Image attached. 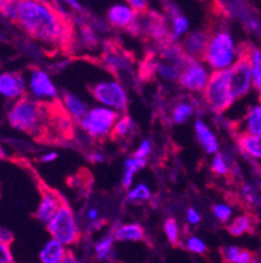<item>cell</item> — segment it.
I'll use <instances>...</instances> for the list:
<instances>
[{
  "label": "cell",
  "instance_id": "6da1fadb",
  "mask_svg": "<svg viewBox=\"0 0 261 263\" xmlns=\"http://www.w3.org/2000/svg\"><path fill=\"white\" fill-rule=\"evenodd\" d=\"M12 21L47 46H62L69 38V28L63 13L46 2L17 0Z\"/></svg>",
  "mask_w": 261,
  "mask_h": 263
},
{
  "label": "cell",
  "instance_id": "7a4b0ae2",
  "mask_svg": "<svg viewBox=\"0 0 261 263\" xmlns=\"http://www.w3.org/2000/svg\"><path fill=\"white\" fill-rule=\"evenodd\" d=\"M246 55L234 35L227 29H217L209 33L207 47L201 61L210 68L212 72H221L238 63Z\"/></svg>",
  "mask_w": 261,
  "mask_h": 263
},
{
  "label": "cell",
  "instance_id": "3957f363",
  "mask_svg": "<svg viewBox=\"0 0 261 263\" xmlns=\"http://www.w3.org/2000/svg\"><path fill=\"white\" fill-rule=\"evenodd\" d=\"M45 119L46 110L43 104L34 101L29 96L12 102L7 111V121L12 128L32 135L42 131Z\"/></svg>",
  "mask_w": 261,
  "mask_h": 263
},
{
  "label": "cell",
  "instance_id": "277c9868",
  "mask_svg": "<svg viewBox=\"0 0 261 263\" xmlns=\"http://www.w3.org/2000/svg\"><path fill=\"white\" fill-rule=\"evenodd\" d=\"M203 99L208 109L215 114L225 113L238 101L230 87L226 71L212 73L209 83L203 92Z\"/></svg>",
  "mask_w": 261,
  "mask_h": 263
},
{
  "label": "cell",
  "instance_id": "5b68a950",
  "mask_svg": "<svg viewBox=\"0 0 261 263\" xmlns=\"http://www.w3.org/2000/svg\"><path fill=\"white\" fill-rule=\"evenodd\" d=\"M121 114L109 107L95 105L92 106L88 113L81 119L80 127L86 135L94 140H104L112 135L115 124Z\"/></svg>",
  "mask_w": 261,
  "mask_h": 263
},
{
  "label": "cell",
  "instance_id": "8992f818",
  "mask_svg": "<svg viewBox=\"0 0 261 263\" xmlns=\"http://www.w3.org/2000/svg\"><path fill=\"white\" fill-rule=\"evenodd\" d=\"M46 227L51 238H55L64 246H71L80 240L81 229L77 217L67 202L62 204L59 211Z\"/></svg>",
  "mask_w": 261,
  "mask_h": 263
},
{
  "label": "cell",
  "instance_id": "52a82bcc",
  "mask_svg": "<svg viewBox=\"0 0 261 263\" xmlns=\"http://www.w3.org/2000/svg\"><path fill=\"white\" fill-rule=\"evenodd\" d=\"M90 93L98 105L118 111H126L128 106V93L118 79H102L90 87Z\"/></svg>",
  "mask_w": 261,
  "mask_h": 263
},
{
  "label": "cell",
  "instance_id": "ba28073f",
  "mask_svg": "<svg viewBox=\"0 0 261 263\" xmlns=\"http://www.w3.org/2000/svg\"><path fill=\"white\" fill-rule=\"evenodd\" d=\"M29 97L39 104H47L57 99V88L51 75L43 68H32L26 79Z\"/></svg>",
  "mask_w": 261,
  "mask_h": 263
},
{
  "label": "cell",
  "instance_id": "9c48e42d",
  "mask_svg": "<svg viewBox=\"0 0 261 263\" xmlns=\"http://www.w3.org/2000/svg\"><path fill=\"white\" fill-rule=\"evenodd\" d=\"M209 67L201 59H188L182 67L179 85L192 93H203L212 76Z\"/></svg>",
  "mask_w": 261,
  "mask_h": 263
},
{
  "label": "cell",
  "instance_id": "30bf717a",
  "mask_svg": "<svg viewBox=\"0 0 261 263\" xmlns=\"http://www.w3.org/2000/svg\"><path fill=\"white\" fill-rule=\"evenodd\" d=\"M226 72L230 87H231V90H233L236 100L246 97L251 92V89H253L251 64L246 55L231 68L226 70Z\"/></svg>",
  "mask_w": 261,
  "mask_h": 263
},
{
  "label": "cell",
  "instance_id": "8fae6325",
  "mask_svg": "<svg viewBox=\"0 0 261 263\" xmlns=\"http://www.w3.org/2000/svg\"><path fill=\"white\" fill-rule=\"evenodd\" d=\"M28 88H26V79L18 72L0 73V96L8 101H17L25 97Z\"/></svg>",
  "mask_w": 261,
  "mask_h": 263
},
{
  "label": "cell",
  "instance_id": "7c38bea8",
  "mask_svg": "<svg viewBox=\"0 0 261 263\" xmlns=\"http://www.w3.org/2000/svg\"><path fill=\"white\" fill-rule=\"evenodd\" d=\"M63 203L64 200L62 199L59 194L49 190V189H42L39 203H38V207L34 214L35 219L47 226L52 220V217L56 215V212L59 211Z\"/></svg>",
  "mask_w": 261,
  "mask_h": 263
},
{
  "label": "cell",
  "instance_id": "4fadbf2b",
  "mask_svg": "<svg viewBox=\"0 0 261 263\" xmlns=\"http://www.w3.org/2000/svg\"><path fill=\"white\" fill-rule=\"evenodd\" d=\"M137 17L138 15L128 3L114 4L107 11V21L110 25L118 29H132Z\"/></svg>",
  "mask_w": 261,
  "mask_h": 263
},
{
  "label": "cell",
  "instance_id": "5bb4252c",
  "mask_svg": "<svg viewBox=\"0 0 261 263\" xmlns=\"http://www.w3.org/2000/svg\"><path fill=\"white\" fill-rule=\"evenodd\" d=\"M209 33L205 30H195L190 32L182 41L180 47L187 58L190 59H201L207 47Z\"/></svg>",
  "mask_w": 261,
  "mask_h": 263
},
{
  "label": "cell",
  "instance_id": "9a60e30c",
  "mask_svg": "<svg viewBox=\"0 0 261 263\" xmlns=\"http://www.w3.org/2000/svg\"><path fill=\"white\" fill-rule=\"evenodd\" d=\"M195 134L197 138V142L200 143L201 148L204 149L208 155H217L219 152V142L214 131L204 122L203 119H196L195 121Z\"/></svg>",
  "mask_w": 261,
  "mask_h": 263
},
{
  "label": "cell",
  "instance_id": "2e32d148",
  "mask_svg": "<svg viewBox=\"0 0 261 263\" xmlns=\"http://www.w3.org/2000/svg\"><path fill=\"white\" fill-rule=\"evenodd\" d=\"M238 135H261V106L251 105L238 123Z\"/></svg>",
  "mask_w": 261,
  "mask_h": 263
},
{
  "label": "cell",
  "instance_id": "e0dca14e",
  "mask_svg": "<svg viewBox=\"0 0 261 263\" xmlns=\"http://www.w3.org/2000/svg\"><path fill=\"white\" fill-rule=\"evenodd\" d=\"M62 106L69 118L77 122H80L90 109L83 97L72 92H66L62 96Z\"/></svg>",
  "mask_w": 261,
  "mask_h": 263
},
{
  "label": "cell",
  "instance_id": "ac0fdd59",
  "mask_svg": "<svg viewBox=\"0 0 261 263\" xmlns=\"http://www.w3.org/2000/svg\"><path fill=\"white\" fill-rule=\"evenodd\" d=\"M169 32H170V41L174 44L178 41L183 40L188 33H190L191 24L187 16L180 13L179 9L169 8Z\"/></svg>",
  "mask_w": 261,
  "mask_h": 263
},
{
  "label": "cell",
  "instance_id": "d6986e66",
  "mask_svg": "<svg viewBox=\"0 0 261 263\" xmlns=\"http://www.w3.org/2000/svg\"><path fill=\"white\" fill-rule=\"evenodd\" d=\"M111 234L118 242H138L145 238V229L137 223H124L114 227Z\"/></svg>",
  "mask_w": 261,
  "mask_h": 263
},
{
  "label": "cell",
  "instance_id": "ffe728a7",
  "mask_svg": "<svg viewBox=\"0 0 261 263\" xmlns=\"http://www.w3.org/2000/svg\"><path fill=\"white\" fill-rule=\"evenodd\" d=\"M68 254L67 246L55 238H50L39 250L41 263H62Z\"/></svg>",
  "mask_w": 261,
  "mask_h": 263
},
{
  "label": "cell",
  "instance_id": "44dd1931",
  "mask_svg": "<svg viewBox=\"0 0 261 263\" xmlns=\"http://www.w3.org/2000/svg\"><path fill=\"white\" fill-rule=\"evenodd\" d=\"M236 144L244 156L261 164V135H238Z\"/></svg>",
  "mask_w": 261,
  "mask_h": 263
},
{
  "label": "cell",
  "instance_id": "7402d4cb",
  "mask_svg": "<svg viewBox=\"0 0 261 263\" xmlns=\"http://www.w3.org/2000/svg\"><path fill=\"white\" fill-rule=\"evenodd\" d=\"M145 166H147V160L145 159H138L136 156L127 157L123 162V176H122V185H123V187H132L136 173H138Z\"/></svg>",
  "mask_w": 261,
  "mask_h": 263
},
{
  "label": "cell",
  "instance_id": "603a6c76",
  "mask_svg": "<svg viewBox=\"0 0 261 263\" xmlns=\"http://www.w3.org/2000/svg\"><path fill=\"white\" fill-rule=\"evenodd\" d=\"M255 221L253 217L248 214H239L233 217V220L227 224V231L230 234H233L235 237L243 236V234L250 233L253 229Z\"/></svg>",
  "mask_w": 261,
  "mask_h": 263
},
{
  "label": "cell",
  "instance_id": "cb8c5ba5",
  "mask_svg": "<svg viewBox=\"0 0 261 263\" xmlns=\"http://www.w3.org/2000/svg\"><path fill=\"white\" fill-rule=\"evenodd\" d=\"M104 62L112 72H132L131 71V68H132L131 61L127 58L123 52L121 54V52L116 51H107L104 57Z\"/></svg>",
  "mask_w": 261,
  "mask_h": 263
},
{
  "label": "cell",
  "instance_id": "d4e9b609",
  "mask_svg": "<svg viewBox=\"0 0 261 263\" xmlns=\"http://www.w3.org/2000/svg\"><path fill=\"white\" fill-rule=\"evenodd\" d=\"M114 242L115 240L111 233L105 234L104 237L95 241L93 245V252L99 262H106V260L111 259L114 255Z\"/></svg>",
  "mask_w": 261,
  "mask_h": 263
},
{
  "label": "cell",
  "instance_id": "484cf974",
  "mask_svg": "<svg viewBox=\"0 0 261 263\" xmlns=\"http://www.w3.org/2000/svg\"><path fill=\"white\" fill-rule=\"evenodd\" d=\"M195 104H192L188 100H183L179 101L178 104L174 105L172 107L170 117H171V122L175 124H183L187 121H190L192 116L195 114Z\"/></svg>",
  "mask_w": 261,
  "mask_h": 263
},
{
  "label": "cell",
  "instance_id": "4316f807",
  "mask_svg": "<svg viewBox=\"0 0 261 263\" xmlns=\"http://www.w3.org/2000/svg\"><path fill=\"white\" fill-rule=\"evenodd\" d=\"M246 57L251 64V73H252L253 89L261 92V49L252 47L246 51Z\"/></svg>",
  "mask_w": 261,
  "mask_h": 263
},
{
  "label": "cell",
  "instance_id": "83f0119b",
  "mask_svg": "<svg viewBox=\"0 0 261 263\" xmlns=\"http://www.w3.org/2000/svg\"><path fill=\"white\" fill-rule=\"evenodd\" d=\"M180 70V66L172 63V62L165 61V59H161V61H158L157 63L154 64V72L157 73L162 80L170 81V83H174V81L179 80Z\"/></svg>",
  "mask_w": 261,
  "mask_h": 263
},
{
  "label": "cell",
  "instance_id": "f1b7e54d",
  "mask_svg": "<svg viewBox=\"0 0 261 263\" xmlns=\"http://www.w3.org/2000/svg\"><path fill=\"white\" fill-rule=\"evenodd\" d=\"M133 133H135V123H133L132 119L128 116H121L116 124H115L111 136H114L115 139L126 140L129 139L133 135Z\"/></svg>",
  "mask_w": 261,
  "mask_h": 263
},
{
  "label": "cell",
  "instance_id": "f546056e",
  "mask_svg": "<svg viewBox=\"0 0 261 263\" xmlns=\"http://www.w3.org/2000/svg\"><path fill=\"white\" fill-rule=\"evenodd\" d=\"M127 199L131 203L148 202L152 199V190L147 183H136L127 191Z\"/></svg>",
  "mask_w": 261,
  "mask_h": 263
},
{
  "label": "cell",
  "instance_id": "4dcf8cb0",
  "mask_svg": "<svg viewBox=\"0 0 261 263\" xmlns=\"http://www.w3.org/2000/svg\"><path fill=\"white\" fill-rule=\"evenodd\" d=\"M240 197L247 204L252 207H258L261 205V194L255 185L251 183H244L240 187Z\"/></svg>",
  "mask_w": 261,
  "mask_h": 263
},
{
  "label": "cell",
  "instance_id": "1f68e13d",
  "mask_svg": "<svg viewBox=\"0 0 261 263\" xmlns=\"http://www.w3.org/2000/svg\"><path fill=\"white\" fill-rule=\"evenodd\" d=\"M210 169L217 176H227L230 173V161L229 157L225 154H217L212 157L210 161Z\"/></svg>",
  "mask_w": 261,
  "mask_h": 263
},
{
  "label": "cell",
  "instance_id": "d6a6232c",
  "mask_svg": "<svg viewBox=\"0 0 261 263\" xmlns=\"http://www.w3.org/2000/svg\"><path fill=\"white\" fill-rule=\"evenodd\" d=\"M213 215L221 224H229L234 217V210L229 203H215L213 205Z\"/></svg>",
  "mask_w": 261,
  "mask_h": 263
},
{
  "label": "cell",
  "instance_id": "836d02e7",
  "mask_svg": "<svg viewBox=\"0 0 261 263\" xmlns=\"http://www.w3.org/2000/svg\"><path fill=\"white\" fill-rule=\"evenodd\" d=\"M164 232L169 242L172 243V245H176L180 241V227H179V223L174 217H167L165 220Z\"/></svg>",
  "mask_w": 261,
  "mask_h": 263
},
{
  "label": "cell",
  "instance_id": "e575fe53",
  "mask_svg": "<svg viewBox=\"0 0 261 263\" xmlns=\"http://www.w3.org/2000/svg\"><path fill=\"white\" fill-rule=\"evenodd\" d=\"M184 246L188 252L195 253V254H204L208 250V245L204 240L198 236H190L184 241Z\"/></svg>",
  "mask_w": 261,
  "mask_h": 263
},
{
  "label": "cell",
  "instance_id": "d590c367",
  "mask_svg": "<svg viewBox=\"0 0 261 263\" xmlns=\"http://www.w3.org/2000/svg\"><path fill=\"white\" fill-rule=\"evenodd\" d=\"M80 38H81V42L86 46H94L97 44V35H95L94 30L89 26H81L80 29Z\"/></svg>",
  "mask_w": 261,
  "mask_h": 263
},
{
  "label": "cell",
  "instance_id": "8d00e7d4",
  "mask_svg": "<svg viewBox=\"0 0 261 263\" xmlns=\"http://www.w3.org/2000/svg\"><path fill=\"white\" fill-rule=\"evenodd\" d=\"M153 151V145H152V142H150L149 139H143L140 142V144H138V147L136 148L135 154H133V156L138 157V159H148V156H149L150 154H152Z\"/></svg>",
  "mask_w": 261,
  "mask_h": 263
},
{
  "label": "cell",
  "instance_id": "74e56055",
  "mask_svg": "<svg viewBox=\"0 0 261 263\" xmlns=\"http://www.w3.org/2000/svg\"><path fill=\"white\" fill-rule=\"evenodd\" d=\"M242 252V249L236 245H229L226 248H224L222 250V257L226 263H234L238 258L239 253Z\"/></svg>",
  "mask_w": 261,
  "mask_h": 263
},
{
  "label": "cell",
  "instance_id": "f35d334b",
  "mask_svg": "<svg viewBox=\"0 0 261 263\" xmlns=\"http://www.w3.org/2000/svg\"><path fill=\"white\" fill-rule=\"evenodd\" d=\"M186 220L187 223L190 224V226H197V224L201 223V220H203V216H201L200 211L195 207H190V209H187L186 211Z\"/></svg>",
  "mask_w": 261,
  "mask_h": 263
},
{
  "label": "cell",
  "instance_id": "ab89813d",
  "mask_svg": "<svg viewBox=\"0 0 261 263\" xmlns=\"http://www.w3.org/2000/svg\"><path fill=\"white\" fill-rule=\"evenodd\" d=\"M13 254L11 252V248L7 243L0 242V263H13Z\"/></svg>",
  "mask_w": 261,
  "mask_h": 263
},
{
  "label": "cell",
  "instance_id": "60d3db41",
  "mask_svg": "<svg viewBox=\"0 0 261 263\" xmlns=\"http://www.w3.org/2000/svg\"><path fill=\"white\" fill-rule=\"evenodd\" d=\"M128 4L129 7H131V8L137 13V15H143V13H145L148 9V6H149V3L145 2V0H129Z\"/></svg>",
  "mask_w": 261,
  "mask_h": 263
},
{
  "label": "cell",
  "instance_id": "b9f144b4",
  "mask_svg": "<svg viewBox=\"0 0 261 263\" xmlns=\"http://www.w3.org/2000/svg\"><path fill=\"white\" fill-rule=\"evenodd\" d=\"M86 221H88V224H94V223H98V221H101V217H99V210L98 209H94V207H90V209H88V211H86Z\"/></svg>",
  "mask_w": 261,
  "mask_h": 263
},
{
  "label": "cell",
  "instance_id": "7bdbcfd3",
  "mask_svg": "<svg viewBox=\"0 0 261 263\" xmlns=\"http://www.w3.org/2000/svg\"><path fill=\"white\" fill-rule=\"evenodd\" d=\"M12 241H13V233L6 227L0 226V242L11 245Z\"/></svg>",
  "mask_w": 261,
  "mask_h": 263
},
{
  "label": "cell",
  "instance_id": "ee69618b",
  "mask_svg": "<svg viewBox=\"0 0 261 263\" xmlns=\"http://www.w3.org/2000/svg\"><path fill=\"white\" fill-rule=\"evenodd\" d=\"M234 263H253V255L250 250H242Z\"/></svg>",
  "mask_w": 261,
  "mask_h": 263
},
{
  "label": "cell",
  "instance_id": "f6af8a7d",
  "mask_svg": "<svg viewBox=\"0 0 261 263\" xmlns=\"http://www.w3.org/2000/svg\"><path fill=\"white\" fill-rule=\"evenodd\" d=\"M88 159L93 164H101V162L105 161V155L102 152H99V151H93V152L89 154Z\"/></svg>",
  "mask_w": 261,
  "mask_h": 263
},
{
  "label": "cell",
  "instance_id": "bcb514c9",
  "mask_svg": "<svg viewBox=\"0 0 261 263\" xmlns=\"http://www.w3.org/2000/svg\"><path fill=\"white\" fill-rule=\"evenodd\" d=\"M57 156H59V155H57L56 152H54V151L46 152V154H43L42 156H41V161L45 162V164H50V162H54L55 160H57Z\"/></svg>",
  "mask_w": 261,
  "mask_h": 263
},
{
  "label": "cell",
  "instance_id": "7dc6e473",
  "mask_svg": "<svg viewBox=\"0 0 261 263\" xmlns=\"http://www.w3.org/2000/svg\"><path fill=\"white\" fill-rule=\"evenodd\" d=\"M67 6H68L69 8L75 9V11L78 12L83 9V4H81L80 2H76V0H69V2H67Z\"/></svg>",
  "mask_w": 261,
  "mask_h": 263
},
{
  "label": "cell",
  "instance_id": "c3c4849f",
  "mask_svg": "<svg viewBox=\"0 0 261 263\" xmlns=\"http://www.w3.org/2000/svg\"><path fill=\"white\" fill-rule=\"evenodd\" d=\"M62 263H80V262H78V259L75 257V255L68 252V254L66 255V258H64V260Z\"/></svg>",
  "mask_w": 261,
  "mask_h": 263
},
{
  "label": "cell",
  "instance_id": "681fc988",
  "mask_svg": "<svg viewBox=\"0 0 261 263\" xmlns=\"http://www.w3.org/2000/svg\"><path fill=\"white\" fill-rule=\"evenodd\" d=\"M257 104L261 106V92H257Z\"/></svg>",
  "mask_w": 261,
  "mask_h": 263
}]
</instances>
